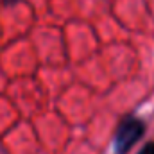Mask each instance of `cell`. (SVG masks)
<instances>
[{
    "instance_id": "1",
    "label": "cell",
    "mask_w": 154,
    "mask_h": 154,
    "mask_svg": "<svg viewBox=\"0 0 154 154\" xmlns=\"http://www.w3.org/2000/svg\"><path fill=\"white\" fill-rule=\"evenodd\" d=\"M143 122L138 120L136 116H127L116 129L115 133V152L116 154H127L133 145L143 136Z\"/></svg>"
},
{
    "instance_id": "2",
    "label": "cell",
    "mask_w": 154,
    "mask_h": 154,
    "mask_svg": "<svg viewBox=\"0 0 154 154\" xmlns=\"http://www.w3.org/2000/svg\"><path fill=\"white\" fill-rule=\"evenodd\" d=\"M138 154H154V142L152 143H147V145H145Z\"/></svg>"
}]
</instances>
